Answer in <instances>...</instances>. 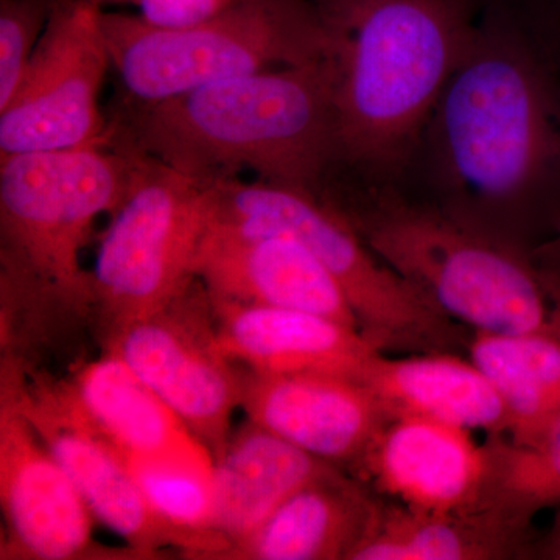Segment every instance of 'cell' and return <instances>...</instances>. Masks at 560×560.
I'll return each instance as SVG.
<instances>
[{
  "instance_id": "cell-20",
  "label": "cell",
  "mask_w": 560,
  "mask_h": 560,
  "mask_svg": "<svg viewBox=\"0 0 560 560\" xmlns=\"http://www.w3.org/2000/svg\"><path fill=\"white\" fill-rule=\"evenodd\" d=\"M331 466L246 419L213 458V528L231 545L246 539L283 501Z\"/></svg>"
},
{
  "instance_id": "cell-16",
  "label": "cell",
  "mask_w": 560,
  "mask_h": 560,
  "mask_svg": "<svg viewBox=\"0 0 560 560\" xmlns=\"http://www.w3.org/2000/svg\"><path fill=\"white\" fill-rule=\"evenodd\" d=\"M212 301L219 346L238 366L361 382L382 353L359 329L318 313Z\"/></svg>"
},
{
  "instance_id": "cell-4",
  "label": "cell",
  "mask_w": 560,
  "mask_h": 560,
  "mask_svg": "<svg viewBox=\"0 0 560 560\" xmlns=\"http://www.w3.org/2000/svg\"><path fill=\"white\" fill-rule=\"evenodd\" d=\"M475 20V0H377L349 22L338 51L330 176L407 183Z\"/></svg>"
},
{
  "instance_id": "cell-18",
  "label": "cell",
  "mask_w": 560,
  "mask_h": 560,
  "mask_svg": "<svg viewBox=\"0 0 560 560\" xmlns=\"http://www.w3.org/2000/svg\"><path fill=\"white\" fill-rule=\"evenodd\" d=\"M536 536L533 522L499 508L425 512L382 497L350 560H528Z\"/></svg>"
},
{
  "instance_id": "cell-14",
  "label": "cell",
  "mask_w": 560,
  "mask_h": 560,
  "mask_svg": "<svg viewBox=\"0 0 560 560\" xmlns=\"http://www.w3.org/2000/svg\"><path fill=\"white\" fill-rule=\"evenodd\" d=\"M191 272L215 301L318 313L359 327L338 280L301 243L206 224Z\"/></svg>"
},
{
  "instance_id": "cell-27",
  "label": "cell",
  "mask_w": 560,
  "mask_h": 560,
  "mask_svg": "<svg viewBox=\"0 0 560 560\" xmlns=\"http://www.w3.org/2000/svg\"><path fill=\"white\" fill-rule=\"evenodd\" d=\"M124 2L135 3L140 16L156 27L180 28L209 20L234 0H120Z\"/></svg>"
},
{
  "instance_id": "cell-30",
  "label": "cell",
  "mask_w": 560,
  "mask_h": 560,
  "mask_svg": "<svg viewBox=\"0 0 560 560\" xmlns=\"http://www.w3.org/2000/svg\"><path fill=\"white\" fill-rule=\"evenodd\" d=\"M528 560H560V508L545 533H537L530 545Z\"/></svg>"
},
{
  "instance_id": "cell-9",
  "label": "cell",
  "mask_w": 560,
  "mask_h": 560,
  "mask_svg": "<svg viewBox=\"0 0 560 560\" xmlns=\"http://www.w3.org/2000/svg\"><path fill=\"white\" fill-rule=\"evenodd\" d=\"M0 389L18 401L95 521L143 558L178 551L183 558L217 560L231 547L220 534L179 528L154 511L119 447L81 407L68 377H54L31 361L2 353Z\"/></svg>"
},
{
  "instance_id": "cell-13",
  "label": "cell",
  "mask_w": 560,
  "mask_h": 560,
  "mask_svg": "<svg viewBox=\"0 0 560 560\" xmlns=\"http://www.w3.org/2000/svg\"><path fill=\"white\" fill-rule=\"evenodd\" d=\"M241 410L316 458L355 469L393 419L374 393L352 378L248 368H242Z\"/></svg>"
},
{
  "instance_id": "cell-8",
  "label": "cell",
  "mask_w": 560,
  "mask_h": 560,
  "mask_svg": "<svg viewBox=\"0 0 560 560\" xmlns=\"http://www.w3.org/2000/svg\"><path fill=\"white\" fill-rule=\"evenodd\" d=\"M208 215L200 183L139 154L131 189L110 213L90 271V329L101 349L194 279Z\"/></svg>"
},
{
  "instance_id": "cell-25",
  "label": "cell",
  "mask_w": 560,
  "mask_h": 560,
  "mask_svg": "<svg viewBox=\"0 0 560 560\" xmlns=\"http://www.w3.org/2000/svg\"><path fill=\"white\" fill-rule=\"evenodd\" d=\"M60 0H0V108L20 86Z\"/></svg>"
},
{
  "instance_id": "cell-11",
  "label": "cell",
  "mask_w": 560,
  "mask_h": 560,
  "mask_svg": "<svg viewBox=\"0 0 560 560\" xmlns=\"http://www.w3.org/2000/svg\"><path fill=\"white\" fill-rule=\"evenodd\" d=\"M105 352L119 355L215 458L241 410L242 368L219 346L212 301L194 279L161 311L120 331Z\"/></svg>"
},
{
  "instance_id": "cell-19",
  "label": "cell",
  "mask_w": 560,
  "mask_h": 560,
  "mask_svg": "<svg viewBox=\"0 0 560 560\" xmlns=\"http://www.w3.org/2000/svg\"><path fill=\"white\" fill-rule=\"evenodd\" d=\"M77 399L128 458L176 459L212 467L208 448L175 411L114 352L72 366Z\"/></svg>"
},
{
  "instance_id": "cell-10",
  "label": "cell",
  "mask_w": 560,
  "mask_h": 560,
  "mask_svg": "<svg viewBox=\"0 0 560 560\" xmlns=\"http://www.w3.org/2000/svg\"><path fill=\"white\" fill-rule=\"evenodd\" d=\"M95 0H60L20 86L0 108V158L109 143L101 105L110 65Z\"/></svg>"
},
{
  "instance_id": "cell-22",
  "label": "cell",
  "mask_w": 560,
  "mask_h": 560,
  "mask_svg": "<svg viewBox=\"0 0 560 560\" xmlns=\"http://www.w3.org/2000/svg\"><path fill=\"white\" fill-rule=\"evenodd\" d=\"M467 353L499 390L510 416L508 438L512 442L536 444L559 422L560 308L544 329L470 331Z\"/></svg>"
},
{
  "instance_id": "cell-26",
  "label": "cell",
  "mask_w": 560,
  "mask_h": 560,
  "mask_svg": "<svg viewBox=\"0 0 560 560\" xmlns=\"http://www.w3.org/2000/svg\"><path fill=\"white\" fill-rule=\"evenodd\" d=\"M560 92V0H506Z\"/></svg>"
},
{
  "instance_id": "cell-12",
  "label": "cell",
  "mask_w": 560,
  "mask_h": 560,
  "mask_svg": "<svg viewBox=\"0 0 560 560\" xmlns=\"http://www.w3.org/2000/svg\"><path fill=\"white\" fill-rule=\"evenodd\" d=\"M0 504L3 560H145L103 547L95 517L18 401L0 389Z\"/></svg>"
},
{
  "instance_id": "cell-29",
  "label": "cell",
  "mask_w": 560,
  "mask_h": 560,
  "mask_svg": "<svg viewBox=\"0 0 560 560\" xmlns=\"http://www.w3.org/2000/svg\"><path fill=\"white\" fill-rule=\"evenodd\" d=\"M335 31L342 32L350 21L377 0H313Z\"/></svg>"
},
{
  "instance_id": "cell-6",
  "label": "cell",
  "mask_w": 560,
  "mask_h": 560,
  "mask_svg": "<svg viewBox=\"0 0 560 560\" xmlns=\"http://www.w3.org/2000/svg\"><path fill=\"white\" fill-rule=\"evenodd\" d=\"M102 31L125 97L158 102L215 81L337 57L342 33L313 0H234L189 27L106 13Z\"/></svg>"
},
{
  "instance_id": "cell-24",
  "label": "cell",
  "mask_w": 560,
  "mask_h": 560,
  "mask_svg": "<svg viewBox=\"0 0 560 560\" xmlns=\"http://www.w3.org/2000/svg\"><path fill=\"white\" fill-rule=\"evenodd\" d=\"M125 459L162 518L194 533L220 534L213 528L212 467L176 459Z\"/></svg>"
},
{
  "instance_id": "cell-2",
  "label": "cell",
  "mask_w": 560,
  "mask_h": 560,
  "mask_svg": "<svg viewBox=\"0 0 560 560\" xmlns=\"http://www.w3.org/2000/svg\"><path fill=\"white\" fill-rule=\"evenodd\" d=\"M338 55L202 84L158 102L124 97L109 143L206 184L243 172L318 195L337 164Z\"/></svg>"
},
{
  "instance_id": "cell-1",
  "label": "cell",
  "mask_w": 560,
  "mask_h": 560,
  "mask_svg": "<svg viewBox=\"0 0 560 560\" xmlns=\"http://www.w3.org/2000/svg\"><path fill=\"white\" fill-rule=\"evenodd\" d=\"M401 186L533 249L560 220V92L506 0H489Z\"/></svg>"
},
{
  "instance_id": "cell-3",
  "label": "cell",
  "mask_w": 560,
  "mask_h": 560,
  "mask_svg": "<svg viewBox=\"0 0 560 560\" xmlns=\"http://www.w3.org/2000/svg\"><path fill=\"white\" fill-rule=\"evenodd\" d=\"M316 197L390 270L467 329L550 326L560 301L530 250L453 215L407 186L334 175Z\"/></svg>"
},
{
  "instance_id": "cell-17",
  "label": "cell",
  "mask_w": 560,
  "mask_h": 560,
  "mask_svg": "<svg viewBox=\"0 0 560 560\" xmlns=\"http://www.w3.org/2000/svg\"><path fill=\"white\" fill-rule=\"evenodd\" d=\"M381 499L366 481L331 466L217 560H350Z\"/></svg>"
},
{
  "instance_id": "cell-28",
  "label": "cell",
  "mask_w": 560,
  "mask_h": 560,
  "mask_svg": "<svg viewBox=\"0 0 560 560\" xmlns=\"http://www.w3.org/2000/svg\"><path fill=\"white\" fill-rule=\"evenodd\" d=\"M530 259L552 293L560 298V220L551 234L530 249Z\"/></svg>"
},
{
  "instance_id": "cell-5",
  "label": "cell",
  "mask_w": 560,
  "mask_h": 560,
  "mask_svg": "<svg viewBox=\"0 0 560 560\" xmlns=\"http://www.w3.org/2000/svg\"><path fill=\"white\" fill-rule=\"evenodd\" d=\"M139 154L110 143L0 158V326L60 315L90 327L81 250L127 198Z\"/></svg>"
},
{
  "instance_id": "cell-23",
  "label": "cell",
  "mask_w": 560,
  "mask_h": 560,
  "mask_svg": "<svg viewBox=\"0 0 560 560\" xmlns=\"http://www.w3.org/2000/svg\"><path fill=\"white\" fill-rule=\"evenodd\" d=\"M485 489L480 506L499 508L521 521L560 508V420L536 444L512 442L506 434L485 442Z\"/></svg>"
},
{
  "instance_id": "cell-7",
  "label": "cell",
  "mask_w": 560,
  "mask_h": 560,
  "mask_svg": "<svg viewBox=\"0 0 560 560\" xmlns=\"http://www.w3.org/2000/svg\"><path fill=\"white\" fill-rule=\"evenodd\" d=\"M201 186L210 223L245 234L280 235L311 250L338 280L360 330L382 352L396 350L411 355L467 350L470 329L438 311L386 267L315 195L238 176Z\"/></svg>"
},
{
  "instance_id": "cell-31",
  "label": "cell",
  "mask_w": 560,
  "mask_h": 560,
  "mask_svg": "<svg viewBox=\"0 0 560 560\" xmlns=\"http://www.w3.org/2000/svg\"><path fill=\"white\" fill-rule=\"evenodd\" d=\"M95 2L101 3V5H102V3H106V2H120V0H95Z\"/></svg>"
},
{
  "instance_id": "cell-21",
  "label": "cell",
  "mask_w": 560,
  "mask_h": 560,
  "mask_svg": "<svg viewBox=\"0 0 560 560\" xmlns=\"http://www.w3.org/2000/svg\"><path fill=\"white\" fill-rule=\"evenodd\" d=\"M390 418L419 416L488 436L506 434L510 416L493 383L456 353H411L390 359L378 353L361 378Z\"/></svg>"
},
{
  "instance_id": "cell-15",
  "label": "cell",
  "mask_w": 560,
  "mask_h": 560,
  "mask_svg": "<svg viewBox=\"0 0 560 560\" xmlns=\"http://www.w3.org/2000/svg\"><path fill=\"white\" fill-rule=\"evenodd\" d=\"M378 495L411 510L452 512L480 506L485 444L470 430L419 416H397L383 427L359 466Z\"/></svg>"
}]
</instances>
